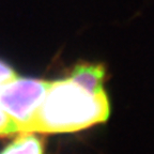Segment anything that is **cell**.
Segmentation results:
<instances>
[{
	"mask_svg": "<svg viewBox=\"0 0 154 154\" xmlns=\"http://www.w3.org/2000/svg\"><path fill=\"white\" fill-rule=\"evenodd\" d=\"M109 115L105 91H89L66 76L51 82L29 133L76 132L104 122Z\"/></svg>",
	"mask_w": 154,
	"mask_h": 154,
	"instance_id": "1",
	"label": "cell"
},
{
	"mask_svg": "<svg viewBox=\"0 0 154 154\" xmlns=\"http://www.w3.org/2000/svg\"><path fill=\"white\" fill-rule=\"evenodd\" d=\"M51 82L33 77H15L0 89V101L14 122L16 133H29V128L46 95Z\"/></svg>",
	"mask_w": 154,
	"mask_h": 154,
	"instance_id": "2",
	"label": "cell"
},
{
	"mask_svg": "<svg viewBox=\"0 0 154 154\" xmlns=\"http://www.w3.org/2000/svg\"><path fill=\"white\" fill-rule=\"evenodd\" d=\"M67 77L92 92H102L106 77V69L103 63L78 62L72 67Z\"/></svg>",
	"mask_w": 154,
	"mask_h": 154,
	"instance_id": "3",
	"label": "cell"
},
{
	"mask_svg": "<svg viewBox=\"0 0 154 154\" xmlns=\"http://www.w3.org/2000/svg\"><path fill=\"white\" fill-rule=\"evenodd\" d=\"M0 154H43V146L41 140L32 133H25L20 134Z\"/></svg>",
	"mask_w": 154,
	"mask_h": 154,
	"instance_id": "4",
	"label": "cell"
},
{
	"mask_svg": "<svg viewBox=\"0 0 154 154\" xmlns=\"http://www.w3.org/2000/svg\"><path fill=\"white\" fill-rule=\"evenodd\" d=\"M7 84V82H5ZM5 84H0V89ZM16 133V128H15L14 122L12 119L10 118L7 111L3 108L1 101H0V136H7Z\"/></svg>",
	"mask_w": 154,
	"mask_h": 154,
	"instance_id": "5",
	"label": "cell"
}]
</instances>
